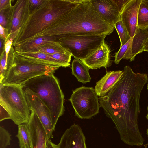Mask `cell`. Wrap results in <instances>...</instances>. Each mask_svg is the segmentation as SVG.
I'll return each mask as SVG.
<instances>
[{"instance_id":"6da1fadb","label":"cell","mask_w":148,"mask_h":148,"mask_svg":"<svg viewBox=\"0 0 148 148\" xmlns=\"http://www.w3.org/2000/svg\"><path fill=\"white\" fill-rule=\"evenodd\" d=\"M148 80L146 74L135 73L126 66L117 83L105 96L99 98L100 107L114 124L121 140L131 146L143 144L138 122L140 94Z\"/></svg>"},{"instance_id":"7a4b0ae2","label":"cell","mask_w":148,"mask_h":148,"mask_svg":"<svg viewBox=\"0 0 148 148\" xmlns=\"http://www.w3.org/2000/svg\"><path fill=\"white\" fill-rule=\"evenodd\" d=\"M114 27L104 21L97 13L91 0L81 1L68 13L53 23L36 36L55 37L57 39L73 35L107 34Z\"/></svg>"},{"instance_id":"3957f363","label":"cell","mask_w":148,"mask_h":148,"mask_svg":"<svg viewBox=\"0 0 148 148\" xmlns=\"http://www.w3.org/2000/svg\"><path fill=\"white\" fill-rule=\"evenodd\" d=\"M81 0H45L30 14L14 40V47L25 43L72 10Z\"/></svg>"},{"instance_id":"277c9868","label":"cell","mask_w":148,"mask_h":148,"mask_svg":"<svg viewBox=\"0 0 148 148\" xmlns=\"http://www.w3.org/2000/svg\"><path fill=\"white\" fill-rule=\"evenodd\" d=\"M35 93L49 110L54 131L59 118L64 114V95L58 80L53 74L37 76L22 85Z\"/></svg>"},{"instance_id":"5b68a950","label":"cell","mask_w":148,"mask_h":148,"mask_svg":"<svg viewBox=\"0 0 148 148\" xmlns=\"http://www.w3.org/2000/svg\"><path fill=\"white\" fill-rule=\"evenodd\" d=\"M12 59L11 67L2 84L21 86L37 76L53 74L59 67L36 62L17 54L12 46L9 53Z\"/></svg>"},{"instance_id":"8992f818","label":"cell","mask_w":148,"mask_h":148,"mask_svg":"<svg viewBox=\"0 0 148 148\" xmlns=\"http://www.w3.org/2000/svg\"><path fill=\"white\" fill-rule=\"evenodd\" d=\"M0 104L8 112L17 125L27 124L31 111L22 86L0 84Z\"/></svg>"},{"instance_id":"52a82bcc","label":"cell","mask_w":148,"mask_h":148,"mask_svg":"<svg viewBox=\"0 0 148 148\" xmlns=\"http://www.w3.org/2000/svg\"><path fill=\"white\" fill-rule=\"evenodd\" d=\"M69 100L75 115L82 119H89L97 114L100 107L99 98L93 87L82 86L73 90Z\"/></svg>"},{"instance_id":"ba28073f","label":"cell","mask_w":148,"mask_h":148,"mask_svg":"<svg viewBox=\"0 0 148 148\" xmlns=\"http://www.w3.org/2000/svg\"><path fill=\"white\" fill-rule=\"evenodd\" d=\"M107 34L73 35L58 39L63 47L69 50L75 58H85L104 41Z\"/></svg>"},{"instance_id":"9c48e42d","label":"cell","mask_w":148,"mask_h":148,"mask_svg":"<svg viewBox=\"0 0 148 148\" xmlns=\"http://www.w3.org/2000/svg\"><path fill=\"white\" fill-rule=\"evenodd\" d=\"M23 89L30 110L39 118L46 131L48 139L53 138L52 133L54 131L49 110L35 93L27 88H23Z\"/></svg>"},{"instance_id":"30bf717a","label":"cell","mask_w":148,"mask_h":148,"mask_svg":"<svg viewBox=\"0 0 148 148\" xmlns=\"http://www.w3.org/2000/svg\"><path fill=\"white\" fill-rule=\"evenodd\" d=\"M30 12L28 0H18L8 10L6 28L9 34L21 28Z\"/></svg>"},{"instance_id":"8fae6325","label":"cell","mask_w":148,"mask_h":148,"mask_svg":"<svg viewBox=\"0 0 148 148\" xmlns=\"http://www.w3.org/2000/svg\"><path fill=\"white\" fill-rule=\"evenodd\" d=\"M110 49L103 41L95 50L81 61L90 69H95L102 67L106 69L112 65L110 59Z\"/></svg>"},{"instance_id":"7c38bea8","label":"cell","mask_w":148,"mask_h":148,"mask_svg":"<svg viewBox=\"0 0 148 148\" xmlns=\"http://www.w3.org/2000/svg\"><path fill=\"white\" fill-rule=\"evenodd\" d=\"M57 148H87L86 138L82 129L74 124L65 131Z\"/></svg>"},{"instance_id":"4fadbf2b","label":"cell","mask_w":148,"mask_h":148,"mask_svg":"<svg viewBox=\"0 0 148 148\" xmlns=\"http://www.w3.org/2000/svg\"><path fill=\"white\" fill-rule=\"evenodd\" d=\"M91 1L101 17L114 27L120 19V12L114 0H91Z\"/></svg>"},{"instance_id":"5bb4252c","label":"cell","mask_w":148,"mask_h":148,"mask_svg":"<svg viewBox=\"0 0 148 148\" xmlns=\"http://www.w3.org/2000/svg\"><path fill=\"white\" fill-rule=\"evenodd\" d=\"M142 0H128L120 13V19L131 38L137 29L138 10Z\"/></svg>"},{"instance_id":"9a60e30c","label":"cell","mask_w":148,"mask_h":148,"mask_svg":"<svg viewBox=\"0 0 148 148\" xmlns=\"http://www.w3.org/2000/svg\"><path fill=\"white\" fill-rule=\"evenodd\" d=\"M27 125L30 132L32 148H46L48 139L46 131L38 116L32 111Z\"/></svg>"},{"instance_id":"2e32d148","label":"cell","mask_w":148,"mask_h":148,"mask_svg":"<svg viewBox=\"0 0 148 148\" xmlns=\"http://www.w3.org/2000/svg\"><path fill=\"white\" fill-rule=\"evenodd\" d=\"M123 70L110 71L96 83L95 90L98 96H105L119 80Z\"/></svg>"},{"instance_id":"e0dca14e","label":"cell","mask_w":148,"mask_h":148,"mask_svg":"<svg viewBox=\"0 0 148 148\" xmlns=\"http://www.w3.org/2000/svg\"><path fill=\"white\" fill-rule=\"evenodd\" d=\"M148 36V30H142L138 28L133 37L131 43L123 59L134 61L135 56L140 53L143 42Z\"/></svg>"},{"instance_id":"ac0fdd59","label":"cell","mask_w":148,"mask_h":148,"mask_svg":"<svg viewBox=\"0 0 148 148\" xmlns=\"http://www.w3.org/2000/svg\"><path fill=\"white\" fill-rule=\"evenodd\" d=\"M50 41H58L55 37H39L14 47L16 51L34 53L39 52L40 47L43 43Z\"/></svg>"},{"instance_id":"d6986e66","label":"cell","mask_w":148,"mask_h":148,"mask_svg":"<svg viewBox=\"0 0 148 148\" xmlns=\"http://www.w3.org/2000/svg\"><path fill=\"white\" fill-rule=\"evenodd\" d=\"M72 73L78 81L85 84L89 82L91 80L89 70L90 69L81 60L75 58L72 62Z\"/></svg>"},{"instance_id":"ffe728a7","label":"cell","mask_w":148,"mask_h":148,"mask_svg":"<svg viewBox=\"0 0 148 148\" xmlns=\"http://www.w3.org/2000/svg\"><path fill=\"white\" fill-rule=\"evenodd\" d=\"M16 136L19 140L20 148H32L30 132L27 124L18 125V133Z\"/></svg>"},{"instance_id":"44dd1931","label":"cell","mask_w":148,"mask_h":148,"mask_svg":"<svg viewBox=\"0 0 148 148\" xmlns=\"http://www.w3.org/2000/svg\"><path fill=\"white\" fill-rule=\"evenodd\" d=\"M69 50L63 47L58 41H50L41 45L39 48V52L47 54H52L64 52Z\"/></svg>"},{"instance_id":"7402d4cb","label":"cell","mask_w":148,"mask_h":148,"mask_svg":"<svg viewBox=\"0 0 148 148\" xmlns=\"http://www.w3.org/2000/svg\"><path fill=\"white\" fill-rule=\"evenodd\" d=\"M137 26L142 30L148 29V6L142 0L138 10Z\"/></svg>"},{"instance_id":"603a6c76","label":"cell","mask_w":148,"mask_h":148,"mask_svg":"<svg viewBox=\"0 0 148 148\" xmlns=\"http://www.w3.org/2000/svg\"><path fill=\"white\" fill-rule=\"evenodd\" d=\"M16 52L18 54L33 57L40 59L54 66L59 67H64V66L60 62L45 53L40 52L34 53Z\"/></svg>"},{"instance_id":"cb8c5ba5","label":"cell","mask_w":148,"mask_h":148,"mask_svg":"<svg viewBox=\"0 0 148 148\" xmlns=\"http://www.w3.org/2000/svg\"><path fill=\"white\" fill-rule=\"evenodd\" d=\"M114 27L118 34L120 41V47H121L132 38L121 19L116 23Z\"/></svg>"},{"instance_id":"d4e9b609","label":"cell","mask_w":148,"mask_h":148,"mask_svg":"<svg viewBox=\"0 0 148 148\" xmlns=\"http://www.w3.org/2000/svg\"><path fill=\"white\" fill-rule=\"evenodd\" d=\"M11 135L3 127H0V148H6L10 145Z\"/></svg>"},{"instance_id":"484cf974","label":"cell","mask_w":148,"mask_h":148,"mask_svg":"<svg viewBox=\"0 0 148 148\" xmlns=\"http://www.w3.org/2000/svg\"><path fill=\"white\" fill-rule=\"evenodd\" d=\"M132 39L133 37L127 42L120 47L119 51L115 53L114 62L116 64H118L121 60L123 59L131 44Z\"/></svg>"},{"instance_id":"4316f807","label":"cell","mask_w":148,"mask_h":148,"mask_svg":"<svg viewBox=\"0 0 148 148\" xmlns=\"http://www.w3.org/2000/svg\"><path fill=\"white\" fill-rule=\"evenodd\" d=\"M20 28L15 32L9 34L5 42L4 48L7 60L9 53L12 46L13 42L20 32Z\"/></svg>"},{"instance_id":"83f0119b","label":"cell","mask_w":148,"mask_h":148,"mask_svg":"<svg viewBox=\"0 0 148 148\" xmlns=\"http://www.w3.org/2000/svg\"><path fill=\"white\" fill-rule=\"evenodd\" d=\"M45 0H28V5L30 13L39 6Z\"/></svg>"},{"instance_id":"f1b7e54d","label":"cell","mask_w":148,"mask_h":148,"mask_svg":"<svg viewBox=\"0 0 148 148\" xmlns=\"http://www.w3.org/2000/svg\"><path fill=\"white\" fill-rule=\"evenodd\" d=\"M8 9L0 11V25L5 28H6L7 11Z\"/></svg>"},{"instance_id":"f546056e","label":"cell","mask_w":148,"mask_h":148,"mask_svg":"<svg viewBox=\"0 0 148 148\" xmlns=\"http://www.w3.org/2000/svg\"><path fill=\"white\" fill-rule=\"evenodd\" d=\"M10 119V114L7 110L0 104V121L6 119Z\"/></svg>"},{"instance_id":"4dcf8cb0","label":"cell","mask_w":148,"mask_h":148,"mask_svg":"<svg viewBox=\"0 0 148 148\" xmlns=\"http://www.w3.org/2000/svg\"><path fill=\"white\" fill-rule=\"evenodd\" d=\"M11 1V0H0V11L10 8L12 6Z\"/></svg>"},{"instance_id":"1f68e13d","label":"cell","mask_w":148,"mask_h":148,"mask_svg":"<svg viewBox=\"0 0 148 148\" xmlns=\"http://www.w3.org/2000/svg\"><path fill=\"white\" fill-rule=\"evenodd\" d=\"M9 34L8 29L0 25V37L5 42L6 41Z\"/></svg>"},{"instance_id":"d6a6232c","label":"cell","mask_w":148,"mask_h":148,"mask_svg":"<svg viewBox=\"0 0 148 148\" xmlns=\"http://www.w3.org/2000/svg\"><path fill=\"white\" fill-rule=\"evenodd\" d=\"M128 0H114L116 5L118 7L120 12H121L124 5L128 1Z\"/></svg>"},{"instance_id":"836d02e7","label":"cell","mask_w":148,"mask_h":148,"mask_svg":"<svg viewBox=\"0 0 148 148\" xmlns=\"http://www.w3.org/2000/svg\"><path fill=\"white\" fill-rule=\"evenodd\" d=\"M144 51L148 52V36L146 38L143 42L140 51V53Z\"/></svg>"},{"instance_id":"e575fe53","label":"cell","mask_w":148,"mask_h":148,"mask_svg":"<svg viewBox=\"0 0 148 148\" xmlns=\"http://www.w3.org/2000/svg\"><path fill=\"white\" fill-rule=\"evenodd\" d=\"M46 148H57L56 145L53 143L51 139H48L46 142Z\"/></svg>"},{"instance_id":"d590c367","label":"cell","mask_w":148,"mask_h":148,"mask_svg":"<svg viewBox=\"0 0 148 148\" xmlns=\"http://www.w3.org/2000/svg\"><path fill=\"white\" fill-rule=\"evenodd\" d=\"M148 6V0H142Z\"/></svg>"},{"instance_id":"8d00e7d4","label":"cell","mask_w":148,"mask_h":148,"mask_svg":"<svg viewBox=\"0 0 148 148\" xmlns=\"http://www.w3.org/2000/svg\"><path fill=\"white\" fill-rule=\"evenodd\" d=\"M147 114L146 116V118L148 119V106L147 107Z\"/></svg>"},{"instance_id":"74e56055","label":"cell","mask_w":148,"mask_h":148,"mask_svg":"<svg viewBox=\"0 0 148 148\" xmlns=\"http://www.w3.org/2000/svg\"><path fill=\"white\" fill-rule=\"evenodd\" d=\"M147 136L148 137V128L147 129Z\"/></svg>"},{"instance_id":"f35d334b","label":"cell","mask_w":148,"mask_h":148,"mask_svg":"<svg viewBox=\"0 0 148 148\" xmlns=\"http://www.w3.org/2000/svg\"><path fill=\"white\" fill-rule=\"evenodd\" d=\"M147 89L148 90V84H147Z\"/></svg>"},{"instance_id":"ab89813d","label":"cell","mask_w":148,"mask_h":148,"mask_svg":"<svg viewBox=\"0 0 148 148\" xmlns=\"http://www.w3.org/2000/svg\"></svg>"}]
</instances>
